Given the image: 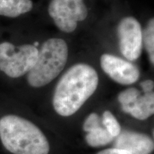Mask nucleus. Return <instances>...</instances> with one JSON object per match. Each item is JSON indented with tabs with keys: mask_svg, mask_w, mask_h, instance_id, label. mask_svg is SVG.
Instances as JSON below:
<instances>
[{
	"mask_svg": "<svg viewBox=\"0 0 154 154\" xmlns=\"http://www.w3.org/2000/svg\"><path fill=\"white\" fill-rule=\"evenodd\" d=\"M121 53L126 59L136 61L140 57L143 47L141 25L133 17H124L117 26Z\"/></svg>",
	"mask_w": 154,
	"mask_h": 154,
	"instance_id": "obj_6",
	"label": "nucleus"
},
{
	"mask_svg": "<svg viewBox=\"0 0 154 154\" xmlns=\"http://www.w3.org/2000/svg\"><path fill=\"white\" fill-rule=\"evenodd\" d=\"M101 126L99 116L96 113H91L84 121L83 128L86 132H90Z\"/></svg>",
	"mask_w": 154,
	"mask_h": 154,
	"instance_id": "obj_15",
	"label": "nucleus"
},
{
	"mask_svg": "<svg viewBox=\"0 0 154 154\" xmlns=\"http://www.w3.org/2000/svg\"><path fill=\"white\" fill-rule=\"evenodd\" d=\"M101 69L111 79L122 85H131L138 80L139 69L131 61L116 57L103 54L100 59Z\"/></svg>",
	"mask_w": 154,
	"mask_h": 154,
	"instance_id": "obj_7",
	"label": "nucleus"
},
{
	"mask_svg": "<svg viewBox=\"0 0 154 154\" xmlns=\"http://www.w3.org/2000/svg\"><path fill=\"white\" fill-rule=\"evenodd\" d=\"M124 112L129 113L138 120H146L154 113L153 92L140 95L136 101L130 106H121Z\"/></svg>",
	"mask_w": 154,
	"mask_h": 154,
	"instance_id": "obj_9",
	"label": "nucleus"
},
{
	"mask_svg": "<svg viewBox=\"0 0 154 154\" xmlns=\"http://www.w3.org/2000/svg\"><path fill=\"white\" fill-rule=\"evenodd\" d=\"M68 55V46L62 38H51L44 42L38 49L36 63L28 72L29 84L39 88L52 82L64 69Z\"/></svg>",
	"mask_w": 154,
	"mask_h": 154,
	"instance_id": "obj_3",
	"label": "nucleus"
},
{
	"mask_svg": "<svg viewBox=\"0 0 154 154\" xmlns=\"http://www.w3.org/2000/svg\"><path fill=\"white\" fill-rule=\"evenodd\" d=\"M114 139V148L132 154H151L154 149L153 139L142 133L124 131Z\"/></svg>",
	"mask_w": 154,
	"mask_h": 154,
	"instance_id": "obj_8",
	"label": "nucleus"
},
{
	"mask_svg": "<svg viewBox=\"0 0 154 154\" xmlns=\"http://www.w3.org/2000/svg\"><path fill=\"white\" fill-rule=\"evenodd\" d=\"M140 87L143 89L144 94L151 93L153 92V87H154V83L152 80L148 79L145 80L143 82L140 83Z\"/></svg>",
	"mask_w": 154,
	"mask_h": 154,
	"instance_id": "obj_16",
	"label": "nucleus"
},
{
	"mask_svg": "<svg viewBox=\"0 0 154 154\" xmlns=\"http://www.w3.org/2000/svg\"><path fill=\"white\" fill-rule=\"evenodd\" d=\"M140 95V91L136 88H129L121 91L118 96V101L121 106H126L134 103Z\"/></svg>",
	"mask_w": 154,
	"mask_h": 154,
	"instance_id": "obj_14",
	"label": "nucleus"
},
{
	"mask_svg": "<svg viewBox=\"0 0 154 154\" xmlns=\"http://www.w3.org/2000/svg\"><path fill=\"white\" fill-rule=\"evenodd\" d=\"M33 8L32 0H0V15L15 18Z\"/></svg>",
	"mask_w": 154,
	"mask_h": 154,
	"instance_id": "obj_10",
	"label": "nucleus"
},
{
	"mask_svg": "<svg viewBox=\"0 0 154 154\" xmlns=\"http://www.w3.org/2000/svg\"><path fill=\"white\" fill-rule=\"evenodd\" d=\"M0 139L13 154H48L47 137L35 124L17 115H7L0 119Z\"/></svg>",
	"mask_w": 154,
	"mask_h": 154,
	"instance_id": "obj_2",
	"label": "nucleus"
},
{
	"mask_svg": "<svg viewBox=\"0 0 154 154\" xmlns=\"http://www.w3.org/2000/svg\"><path fill=\"white\" fill-rule=\"evenodd\" d=\"M113 140L114 138L101 126L88 132L86 136V143L91 147H100L108 145Z\"/></svg>",
	"mask_w": 154,
	"mask_h": 154,
	"instance_id": "obj_11",
	"label": "nucleus"
},
{
	"mask_svg": "<svg viewBox=\"0 0 154 154\" xmlns=\"http://www.w3.org/2000/svg\"><path fill=\"white\" fill-rule=\"evenodd\" d=\"M102 124L104 126L105 129L114 138L121 132L120 124L111 111H105L103 112L102 116Z\"/></svg>",
	"mask_w": 154,
	"mask_h": 154,
	"instance_id": "obj_13",
	"label": "nucleus"
},
{
	"mask_svg": "<svg viewBox=\"0 0 154 154\" xmlns=\"http://www.w3.org/2000/svg\"><path fill=\"white\" fill-rule=\"evenodd\" d=\"M48 12L59 29L66 33L74 32L88 16L84 0H51Z\"/></svg>",
	"mask_w": 154,
	"mask_h": 154,
	"instance_id": "obj_5",
	"label": "nucleus"
},
{
	"mask_svg": "<svg viewBox=\"0 0 154 154\" xmlns=\"http://www.w3.org/2000/svg\"><path fill=\"white\" fill-rule=\"evenodd\" d=\"M96 154H132L129 152L124 151V150H121L119 149H116V148H112V149H107L102 150L99 151V153Z\"/></svg>",
	"mask_w": 154,
	"mask_h": 154,
	"instance_id": "obj_17",
	"label": "nucleus"
},
{
	"mask_svg": "<svg viewBox=\"0 0 154 154\" xmlns=\"http://www.w3.org/2000/svg\"><path fill=\"white\" fill-rule=\"evenodd\" d=\"M143 44H144L149 60L153 65L154 63V20L150 19L147 26L143 32Z\"/></svg>",
	"mask_w": 154,
	"mask_h": 154,
	"instance_id": "obj_12",
	"label": "nucleus"
},
{
	"mask_svg": "<svg viewBox=\"0 0 154 154\" xmlns=\"http://www.w3.org/2000/svg\"><path fill=\"white\" fill-rule=\"evenodd\" d=\"M38 49L31 44L15 47L10 42L0 44V71L11 78L28 74L38 58Z\"/></svg>",
	"mask_w": 154,
	"mask_h": 154,
	"instance_id": "obj_4",
	"label": "nucleus"
},
{
	"mask_svg": "<svg viewBox=\"0 0 154 154\" xmlns=\"http://www.w3.org/2000/svg\"><path fill=\"white\" fill-rule=\"evenodd\" d=\"M99 75L90 65L79 63L71 66L56 86L52 103L61 116H70L77 112L96 91Z\"/></svg>",
	"mask_w": 154,
	"mask_h": 154,
	"instance_id": "obj_1",
	"label": "nucleus"
}]
</instances>
